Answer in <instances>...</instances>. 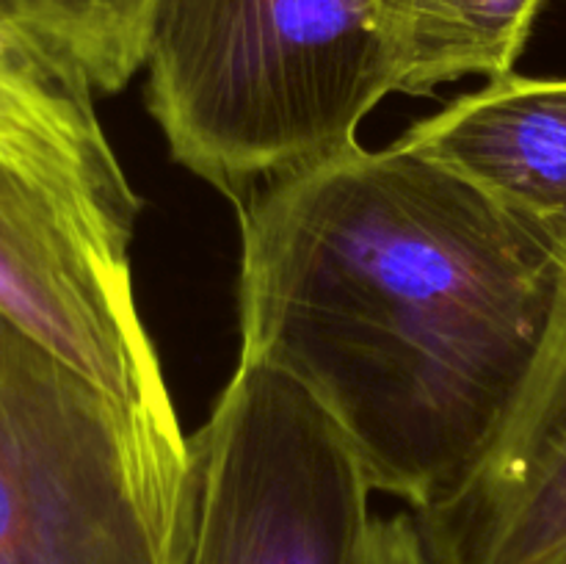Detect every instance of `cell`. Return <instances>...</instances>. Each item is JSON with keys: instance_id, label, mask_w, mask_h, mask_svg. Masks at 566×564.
<instances>
[{"instance_id": "1", "label": "cell", "mask_w": 566, "mask_h": 564, "mask_svg": "<svg viewBox=\"0 0 566 564\" xmlns=\"http://www.w3.org/2000/svg\"><path fill=\"white\" fill-rule=\"evenodd\" d=\"M556 282L558 230L401 138L243 199L241 354L298 382L409 512L451 495L497 440Z\"/></svg>"}, {"instance_id": "2", "label": "cell", "mask_w": 566, "mask_h": 564, "mask_svg": "<svg viewBox=\"0 0 566 564\" xmlns=\"http://www.w3.org/2000/svg\"><path fill=\"white\" fill-rule=\"evenodd\" d=\"M144 66L171 158L238 205L346 153L396 92L374 0H158Z\"/></svg>"}, {"instance_id": "3", "label": "cell", "mask_w": 566, "mask_h": 564, "mask_svg": "<svg viewBox=\"0 0 566 564\" xmlns=\"http://www.w3.org/2000/svg\"><path fill=\"white\" fill-rule=\"evenodd\" d=\"M370 492L329 412L280 368L241 354L188 437L171 564H363Z\"/></svg>"}, {"instance_id": "4", "label": "cell", "mask_w": 566, "mask_h": 564, "mask_svg": "<svg viewBox=\"0 0 566 564\" xmlns=\"http://www.w3.org/2000/svg\"><path fill=\"white\" fill-rule=\"evenodd\" d=\"M177 506L114 404L0 315V564H171Z\"/></svg>"}, {"instance_id": "5", "label": "cell", "mask_w": 566, "mask_h": 564, "mask_svg": "<svg viewBox=\"0 0 566 564\" xmlns=\"http://www.w3.org/2000/svg\"><path fill=\"white\" fill-rule=\"evenodd\" d=\"M0 315L86 376L171 490L188 437L138 315L130 247L83 221L0 160Z\"/></svg>"}, {"instance_id": "6", "label": "cell", "mask_w": 566, "mask_h": 564, "mask_svg": "<svg viewBox=\"0 0 566 564\" xmlns=\"http://www.w3.org/2000/svg\"><path fill=\"white\" fill-rule=\"evenodd\" d=\"M429 564H566V224L551 321L479 468L412 512Z\"/></svg>"}, {"instance_id": "7", "label": "cell", "mask_w": 566, "mask_h": 564, "mask_svg": "<svg viewBox=\"0 0 566 564\" xmlns=\"http://www.w3.org/2000/svg\"><path fill=\"white\" fill-rule=\"evenodd\" d=\"M514 213L566 224V77L506 75L401 136Z\"/></svg>"}, {"instance_id": "8", "label": "cell", "mask_w": 566, "mask_h": 564, "mask_svg": "<svg viewBox=\"0 0 566 564\" xmlns=\"http://www.w3.org/2000/svg\"><path fill=\"white\" fill-rule=\"evenodd\" d=\"M0 160L99 232L130 247L133 194L92 97L61 83L0 22Z\"/></svg>"}, {"instance_id": "9", "label": "cell", "mask_w": 566, "mask_h": 564, "mask_svg": "<svg viewBox=\"0 0 566 564\" xmlns=\"http://www.w3.org/2000/svg\"><path fill=\"white\" fill-rule=\"evenodd\" d=\"M547 0H374L396 92H429L464 75L514 72Z\"/></svg>"}, {"instance_id": "10", "label": "cell", "mask_w": 566, "mask_h": 564, "mask_svg": "<svg viewBox=\"0 0 566 564\" xmlns=\"http://www.w3.org/2000/svg\"><path fill=\"white\" fill-rule=\"evenodd\" d=\"M158 0H0V22L61 83L116 94L144 66Z\"/></svg>"}, {"instance_id": "11", "label": "cell", "mask_w": 566, "mask_h": 564, "mask_svg": "<svg viewBox=\"0 0 566 564\" xmlns=\"http://www.w3.org/2000/svg\"><path fill=\"white\" fill-rule=\"evenodd\" d=\"M363 564H429L412 512L374 518Z\"/></svg>"}]
</instances>
